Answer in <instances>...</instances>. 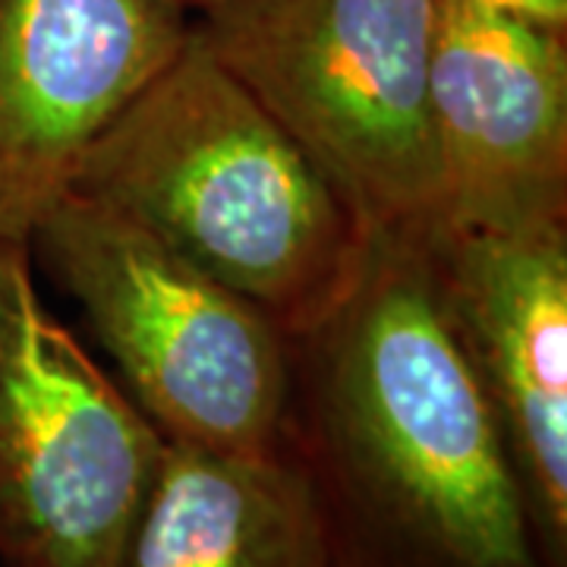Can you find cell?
<instances>
[{
	"mask_svg": "<svg viewBox=\"0 0 567 567\" xmlns=\"http://www.w3.org/2000/svg\"><path fill=\"white\" fill-rule=\"evenodd\" d=\"M174 7H181L183 13L193 20V17H199V13H205L208 7H215V3H221V0H171Z\"/></svg>",
	"mask_w": 567,
	"mask_h": 567,
	"instance_id": "8fae6325",
	"label": "cell"
},
{
	"mask_svg": "<svg viewBox=\"0 0 567 567\" xmlns=\"http://www.w3.org/2000/svg\"><path fill=\"white\" fill-rule=\"evenodd\" d=\"M439 0H221L193 35L338 186L372 237L439 212L432 39Z\"/></svg>",
	"mask_w": 567,
	"mask_h": 567,
	"instance_id": "3957f363",
	"label": "cell"
},
{
	"mask_svg": "<svg viewBox=\"0 0 567 567\" xmlns=\"http://www.w3.org/2000/svg\"><path fill=\"white\" fill-rule=\"evenodd\" d=\"M123 567H331L303 466L268 454L164 447Z\"/></svg>",
	"mask_w": 567,
	"mask_h": 567,
	"instance_id": "9c48e42d",
	"label": "cell"
},
{
	"mask_svg": "<svg viewBox=\"0 0 567 567\" xmlns=\"http://www.w3.org/2000/svg\"><path fill=\"white\" fill-rule=\"evenodd\" d=\"M164 447L0 244V567H123Z\"/></svg>",
	"mask_w": 567,
	"mask_h": 567,
	"instance_id": "5b68a950",
	"label": "cell"
},
{
	"mask_svg": "<svg viewBox=\"0 0 567 567\" xmlns=\"http://www.w3.org/2000/svg\"><path fill=\"white\" fill-rule=\"evenodd\" d=\"M189 22L171 0H0V244L32 240Z\"/></svg>",
	"mask_w": 567,
	"mask_h": 567,
	"instance_id": "52a82bcc",
	"label": "cell"
},
{
	"mask_svg": "<svg viewBox=\"0 0 567 567\" xmlns=\"http://www.w3.org/2000/svg\"><path fill=\"white\" fill-rule=\"evenodd\" d=\"M483 3L502 7V10H511L527 20L546 22L555 29H567V0H483Z\"/></svg>",
	"mask_w": 567,
	"mask_h": 567,
	"instance_id": "30bf717a",
	"label": "cell"
},
{
	"mask_svg": "<svg viewBox=\"0 0 567 567\" xmlns=\"http://www.w3.org/2000/svg\"><path fill=\"white\" fill-rule=\"evenodd\" d=\"M420 240L539 539L567 567V224Z\"/></svg>",
	"mask_w": 567,
	"mask_h": 567,
	"instance_id": "ba28073f",
	"label": "cell"
},
{
	"mask_svg": "<svg viewBox=\"0 0 567 567\" xmlns=\"http://www.w3.org/2000/svg\"><path fill=\"white\" fill-rule=\"evenodd\" d=\"M284 445L331 567H555L420 237H372L344 300L293 338Z\"/></svg>",
	"mask_w": 567,
	"mask_h": 567,
	"instance_id": "6da1fadb",
	"label": "cell"
},
{
	"mask_svg": "<svg viewBox=\"0 0 567 567\" xmlns=\"http://www.w3.org/2000/svg\"><path fill=\"white\" fill-rule=\"evenodd\" d=\"M429 99L439 162L429 234L567 224V29L439 0Z\"/></svg>",
	"mask_w": 567,
	"mask_h": 567,
	"instance_id": "8992f818",
	"label": "cell"
},
{
	"mask_svg": "<svg viewBox=\"0 0 567 567\" xmlns=\"http://www.w3.org/2000/svg\"><path fill=\"white\" fill-rule=\"evenodd\" d=\"M70 189L145 227L290 338L344 300L372 246L328 174L193 29L85 148Z\"/></svg>",
	"mask_w": 567,
	"mask_h": 567,
	"instance_id": "7a4b0ae2",
	"label": "cell"
},
{
	"mask_svg": "<svg viewBox=\"0 0 567 567\" xmlns=\"http://www.w3.org/2000/svg\"><path fill=\"white\" fill-rule=\"evenodd\" d=\"M29 249L82 306L164 442L218 454L284 445L293 338L259 306L73 189L44 212Z\"/></svg>",
	"mask_w": 567,
	"mask_h": 567,
	"instance_id": "277c9868",
	"label": "cell"
}]
</instances>
